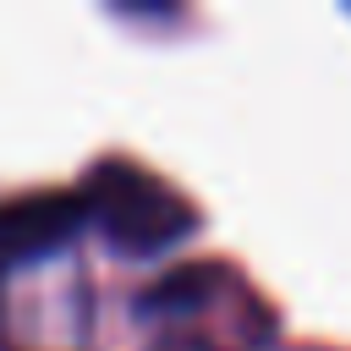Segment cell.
I'll return each mask as SVG.
<instances>
[{"label":"cell","mask_w":351,"mask_h":351,"mask_svg":"<svg viewBox=\"0 0 351 351\" xmlns=\"http://www.w3.org/2000/svg\"><path fill=\"white\" fill-rule=\"evenodd\" d=\"M88 197V225L121 252V258H165L197 230V208L159 181L154 170L132 159H104L77 186Z\"/></svg>","instance_id":"cell-1"},{"label":"cell","mask_w":351,"mask_h":351,"mask_svg":"<svg viewBox=\"0 0 351 351\" xmlns=\"http://www.w3.org/2000/svg\"><path fill=\"white\" fill-rule=\"evenodd\" d=\"M88 230L82 192H22L0 203V269H27L66 252Z\"/></svg>","instance_id":"cell-2"}]
</instances>
